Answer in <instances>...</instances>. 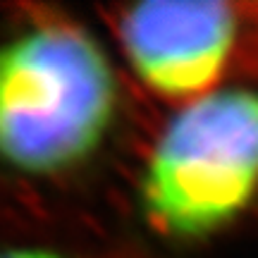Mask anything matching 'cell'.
<instances>
[{
	"mask_svg": "<svg viewBox=\"0 0 258 258\" xmlns=\"http://www.w3.org/2000/svg\"><path fill=\"white\" fill-rule=\"evenodd\" d=\"M239 62L246 70H258V3H244V43Z\"/></svg>",
	"mask_w": 258,
	"mask_h": 258,
	"instance_id": "277c9868",
	"label": "cell"
},
{
	"mask_svg": "<svg viewBox=\"0 0 258 258\" xmlns=\"http://www.w3.org/2000/svg\"><path fill=\"white\" fill-rule=\"evenodd\" d=\"M132 72L158 98L186 105L218 91L244 43V3L151 0L117 19Z\"/></svg>",
	"mask_w": 258,
	"mask_h": 258,
	"instance_id": "3957f363",
	"label": "cell"
},
{
	"mask_svg": "<svg viewBox=\"0 0 258 258\" xmlns=\"http://www.w3.org/2000/svg\"><path fill=\"white\" fill-rule=\"evenodd\" d=\"M117 74L84 27L48 19L0 41V167L57 177L91 160L117 117Z\"/></svg>",
	"mask_w": 258,
	"mask_h": 258,
	"instance_id": "6da1fadb",
	"label": "cell"
},
{
	"mask_svg": "<svg viewBox=\"0 0 258 258\" xmlns=\"http://www.w3.org/2000/svg\"><path fill=\"white\" fill-rule=\"evenodd\" d=\"M0 258H67L50 249H31V246H10L0 249Z\"/></svg>",
	"mask_w": 258,
	"mask_h": 258,
	"instance_id": "5b68a950",
	"label": "cell"
},
{
	"mask_svg": "<svg viewBox=\"0 0 258 258\" xmlns=\"http://www.w3.org/2000/svg\"><path fill=\"white\" fill-rule=\"evenodd\" d=\"M258 191V91L218 89L179 105L148 153L141 211L170 239H203Z\"/></svg>",
	"mask_w": 258,
	"mask_h": 258,
	"instance_id": "7a4b0ae2",
	"label": "cell"
}]
</instances>
